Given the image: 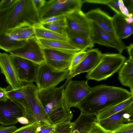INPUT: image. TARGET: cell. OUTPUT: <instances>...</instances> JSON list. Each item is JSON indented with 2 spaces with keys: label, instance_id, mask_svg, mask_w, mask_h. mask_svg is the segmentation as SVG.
Returning <instances> with one entry per match:
<instances>
[{
  "label": "cell",
  "instance_id": "31",
  "mask_svg": "<svg viewBox=\"0 0 133 133\" xmlns=\"http://www.w3.org/2000/svg\"><path fill=\"white\" fill-rule=\"evenodd\" d=\"M86 52V51H80L74 55L68 69L70 71L74 69L82 60L85 55Z\"/></svg>",
  "mask_w": 133,
  "mask_h": 133
},
{
  "label": "cell",
  "instance_id": "35",
  "mask_svg": "<svg viewBox=\"0 0 133 133\" xmlns=\"http://www.w3.org/2000/svg\"><path fill=\"white\" fill-rule=\"evenodd\" d=\"M55 125L39 124L36 129V133H53Z\"/></svg>",
  "mask_w": 133,
  "mask_h": 133
},
{
  "label": "cell",
  "instance_id": "37",
  "mask_svg": "<svg viewBox=\"0 0 133 133\" xmlns=\"http://www.w3.org/2000/svg\"><path fill=\"white\" fill-rule=\"evenodd\" d=\"M114 2L118 6L119 10L123 15L125 17L129 14V11L125 6L123 0H114Z\"/></svg>",
  "mask_w": 133,
  "mask_h": 133
},
{
  "label": "cell",
  "instance_id": "26",
  "mask_svg": "<svg viewBox=\"0 0 133 133\" xmlns=\"http://www.w3.org/2000/svg\"><path fill=\"white\" fill-rule=\"evenodd\" d=\"M132 104L133 96L102 111L95 117V121L97 122L108 117Z\"/></svg>",
  "mask_w": 133,
  "mask_h": 133
},
{
  "label": "cell",
  "instance_id": "32",
  "mask_svg": "<svg viewBox=\"0 0 133 133\" xmlns=\"http://www.w3.org/2000/svg\"><path fill=\"white\" fill-rule=\"evenodd\" d=\"M39 124L36 122L17 129L12 133H36L37 129Z\"/></svg>",
  "mask_w": 133,
  "mask_h": 133
},
{
  "label": "cell",
  "instance_id": "28",
  "mask_svg": "<svg viewBox=\"0 0 133 133\" xmlns=\"http://www.w3.org/2000/svg\"><path fill=\"white\" fill-rule=\"evenodd\" d=\"M39 25L44 28L67 36L66 32L67 26L65 16L58 21Z\"/></svg>",
  "mask_w": 133,
  "mask_h": 133
},
{
  "label": "cell",
  "instance_id": "38",
  "mask_svg": "<svg viewBox=\"0 0 133 133\" xmlns=\"http://www.w3.org/2000/svg\"><path fill=\"white\" fill-rule=\"evenodd\" d=\"M89 133H110L100 126L95 121Z\"/></svg>",
  "mask_w": 133,
  "mask_h": 133
},
{
  "label": "cell",
  "instance_id": "12",
  "mask_svg": "<svg viewBox=\"0 0 133 133\" xmlns=\"http://www.w3.org/2000/svg\"><path fill=\"white\" fill-rule=\"evenodd\" d=\"M23 106L17 102L8 99L0 101V124L4 126L13 125L18 122V117L24 116Z\"/></svg>",
  "mask_w": 133,
  "mask_h": 133
},
{
  "label": "cell",
  "instance_id": "22",
  "mask_svg": "<svg viewBox=\"0 0 133 133\" xmlns=\"http://www.w3.org/2000/svg\"><path fill=\"white\" fill-rule=\"evenodd\" d=\"M37 39L43 49L72 53H76L80 51L69 42L50 40L42 39Z\"/></svg>",
  "mask_w": 133,
  "mask_h": 133
},
{
  "label": "cell",
  "instance_id": "27",
  "mask_svg": "<svg viewBox=\"0 0 133 133\" xmlns=\"http://www.w3.org/2000/svg\"><path fill=\"white\" fill-rule=\"evenodd\" d=\"M6 32L12 38L18 41H26L35 37L34 27L26 26L6 30Z\"/></svg>",
  "mask_w": 133,
  "mask_h": 133
},
{
  "label": "cell",
  "instance_id": "20",
  "mask_svg": "<svg viewBox=\"0 0 133 133\" xmlns=\"http://www.w3.org/2000/svg\"><path fill=\"white\" fill-rule=\"evenodd\" d=\"M95 121L94 115L81 112L78 117L72 122L71 133H89Z\"/></svg>",
  "mask_w": 133,
  "mask_h": 133
},
{
  "label": "cell",
  "instance_id": "11",
  "mask_svg": "<svg viewBox=\"0 0 133 133\" xmlns=\"http://www.w3.org/2000/svg\"><path fill=\"white\" fill-rule=\"evenodd\" d=\"M66 29L87 38H89L91 21L81 10H77L65 16Z\"/></svg>",
  "mask_w": 133,
  "mask_h": 133
},
{
  "label": "cell",
  "instance_id": "25",
  "mask_svg": "<svg viewBox=\"0 0 133 133\" xmlns=\"http://www.w3.org/2000/svg\"><path fill=\"white\" fill-rule=\"evenodd\" d=\"M6 31L0 35V49L9 52L23 46L26 41L13 39L7 34Z\"/></svg>",
  "mask_w": 133,
  "mask_h": 133
},
{
  "label": "cell",
  "instance_id": "2",
  "mask_svg": "<svg viewBox=\"0 0 133 133\" xmlns=\"http://www.w3.org/2000/svg\"><path fill=\"white\" fill-rule=\"evenodd\" d=\"M65 84L59 87L38 89V99L51 123L54 125L65 122L69 118L70 110L64 103Z\"/></svg>",
  "mask_w": 133,
  "mask_h": 133
},
{
  "label": "cell",
  "instance_id": "5",
  "mask_svg": "<svg viewBox=\"0 0 133 133\" xmlns=\"http://www.w3.org/2000/svg\"><path fill=\"white\" fill-rule=\"evenodd\" d=\"M125 59L119 53L102 54L99 63L85 77L97 81L106 80L119 70Z\"/></svg>",
  "mask_w": 133,
  "mask_h": 133
},
{
  "label": "cell",
  "instance_id": "41",
  "mask_svg": "<svg viewBox=\"0 0 133 133\" xmlns=\"http://www.w3.org/2000/svg\"><path fill=\"white\" fill-rule=\"evenodd\" d=\"M17 129L14 125L6 127L1 125H0V133H12Z\"/></svg>",
  "mask_w": 133,
  "mask_h": 133
},
{
  "label": "cell",
  "instance_id": "19",
  "mask_svg": "<svg viewBox=\"0 0 133 133\" xmlns=\"http://www.w3.org/2000/svg\"><path fill=\"white\" fill-rule=\"evenodd\" d=\"M125 17L116 14L112 17V24L116 35L120 40L126 38L133 33V23H128Z\"/></svg>",
  "mask_w": 133,
  "mask_h": 133
},
{
  "label": "cell",
  "instance_id": "3",
  "mask_svg": "<svg viewBox=\"0 0 133 133\" xmlns=\"http://www.w3.org/2000/svg\"><path fill=\"white\" fill-rule=\"evenodd\" d=\"M40 22L33 0H17L8 19L7 30L26 26L35 27Z\"/></svg>",
  "mask_w": 133,
  "mask_h": 133
},
{
  "label": "cell",
  "instance_id": "15",
  "mask_svg": "<svg viewBox=\"0 0 133 133\" xmlns=\"http://www.w3.org/2000/svg\"><path fill=\"white\" fill-rule=\"evenodd\" d=\"M43 50L45 62L52 68L59 70L68 69L73 57L76 53L45 49H43Z\"/></svg>",
  "mask_w": 133,
  "mask_h": 133
},
{
  "label": "cell",
  "instance_id": "36",
  "mask_svg": "<svg viewBox=\"0 0 133 133\" xmlns=\"http://www.w3.org/2000/svg\"><path fill=\"white\" fill-rule=\"evenodd\" d=\"M103 4L107 5L109 6L114 11L116 14L124 17L121 12L118 6L114 2V0H103Z\"/></svg>",
  "mask_w": 133,
  "mask_h": 133
},
{
  "label": "cell",
  "instance_id": "39",
  "mask_svg": "<svg viewBox=\"0 0 133 133\" xmlns=\"http://www.w3.org/2000/svg\"><path fill=\"white\" fill-rule=\"evenodd\" d=\"M17 0H2L0 2V10L7 8L15 4Z\"/></svg>",
  "mask_w": 133,
  "mask_h": 133
},
{
  "label": "cell",
  "instance_id": "30",
  "mask_svg": "<svg viewBox=\"0 0 133 133\" xmlns=\"http://www.w3.org/2000/svg\"><path fill=\"white\" fill-rule=\"evenodd\" d=\"M15 3L7 8L0 10V35L7 30L8 17Z\"/></svg>",
  "mask_w": 133,
  "mask_h": 133
},
{
  "label": "cell",
  "instance_id": "44",
  "mask_svg": "<svg viewBox=\"0 0 133 133\" xmlns=\"http://www.w3.org/2000/svg\"><path fill=\"white\" fill-rule=\"evenodd\" d=\"M124 4L126 6L130 14H133V0H123Z\"/></svg>",
  "mask_w": 133,
  "mask_h": 133
},
{
  "label": "cell",
  "instance_id": "18",
  "mask_svg": "<svg viewBox=\"0 0 133 133\" xmlns=\"http://www.w3.org/2000/svg\"><path fill=\"white\" fill-rule=\"evenodd\" d=\"M91 26L89 38L94 44L113 48L120 54V49L117 43L111 36L93 22L91 21Z\"/></svg>",
  "mask_w": 133,
  "mask_h": 133
},
{
  "label": "cell",
  "instance_id": "34",
  "mask_svg": "<svg viewBox=\"0 0 133 133\" xmlns=\"http://www.w3.org/2000/svg\"><path fill=\"white\" fill-rule=\"evenodd\" d=\"M110 133H133V122L124 124Z\"/></svg>",
  "mask_w": 133,
  "mask_h": 133
},
{
  "label": "cell",
  "instance_id": "9",
  "mask_svg": "<svg viewBox=\"0 0 133 133\" xmlns=\"http://www.w3.org/2000/svg\"><path fill=\"white\" fill-rule=\"evenodd\" d=\"M85 15L89 20L95 23L115 40L120 49V54L126 49V46L124 43L118 38L116 35L112 17L99 8L90 10L85 13Z\"/></svg>",
  "mask_w": 133,
  "mask_h": 133
},
{
  "label": "cell",
  "instance_id": "33",
  "mask_svg": "<svg viewBox=\"0 0 133 133\" xmlns=\"http://www.w3.org/2000/svg\"><path fill=\"white\" fill-rule=\"evenodd\" d=\"M73 125L71 122L61 123L55 125L53 133H71Z\"/></svg>",
  "mask_w": 133,
  "mask_h": 133
},
{
  "label": "cell",
  "instance_id": "4",
  "mask_svg": "<svg viewBox=\"0 0 133 133\" xmlns=\"http://www.w3.org/2000/svg\"><path fill=\"white\" fill-rule=\"evenodd\" d=\"M23 83L21 90L25 96L26 102L23 107L24 111V116L28 119L29 124L37 122L41 124L54 125L38 99L37 87L33 83Z\"/></svg>",
  "mask_w": 133,
  "mask_h": 133
},
{
  "label": "cell",
  "instance_id": "10",
  "mask_svg": "<svg viewBox=\"0 0 133 133\" xmlns=\"http://www.w3.org/2000/svg\"><path fill=\"white\" fill-rule=\"evenodd\" d=\"M9 53L30 61L38 65L45 62L43 48L35 37L26 41L22 47Z\"/></svg>",
  "mask_w": 133,
  "mask_h": 133
},
{
  "label": "cell",
  "instance_id": "16",
  "mask_svg": "<svg viewBox=\"0 0 133 133\" xmlns=\"http://www.w3.org/2000/svg\"><path fill=\"white\" fill-rule=\"evenodd\" d=\"M0 73L14 90L21 89L23 85L10 58L9 54L0 52Z\"/></svg>",
  "mask_w": 133,
  "mask_h": 133
},
{
  "label": "cell",
  "instance_id": "47",
  "mask_svg": "<svg viewBox=\"0 0 133 133\" xmlns=\"http://www.w3.org/2000/svg\"><path fill=\"white\" fill-rule=\"evenodd\" d=\"M125 21L128 23L129 24H131L133 23V14H129V15L128 16L125 17Z\"/></svg>",
  "mask_w": 133,
  "mask_h": 133
},
{
  "label": "cell",
  "instance_id": "6",
  "mask_svg": "<svg viewBox=\"0 0 133 133\" xmlns=\"http://www.w3.org/2000/svg\"><path fill=\"white\" fill-rule=\"evenodd\" d=\"M84 0H50L46 1L38 12L40 21L52 16L66 15L81 10Z\"/></svg>",
  "mask_w": 133,
  "mask_h": 133
},
{
  "label": "cell",
  "instance_id": "24",
  "mask_svg": "<svg viewBox=\"0 0 133 133\" xmlns=\"http://www.w3.org/2000/svg\"><path fill=\"white\" fill-rule=\"evenodd\" d=\"M35 37L50 40L69 42L67 36L44 28L39 25L34 27Z\"/></svg>",
  "mask_w": 133,
  "mask_h": 133
},
{
  "label": "cell",
  "instance_id": "46",
  "mask_svg": "<svg viewBox=\"0 0 133 133\" xmlns=\"http://www.w3.org/2000/svg\"><path fill=\"white\" fill-rule=\"evenodd\" d=\"M18 122L23 124H29L28 119L24 116L18 117L17 118Z\"/></svg>",
  "mask_w": 133,
  "mask_h": 133
},
{
  "label": "cell",
  "instance_id": "29",
  "mask_svg": "<svg viewBox=\"0 0 133 133\" xmlns=\"http://www.w3.org/2000/svg\"><path fill=\"white\" fill-rule=\"evenodd\" d=\"M5 88L9 99L17 102L23 107L26 104V102L25 96L21 91V89L14 90L9 85Z\"/></svg>",
  "mask_w": 133,
  "mask_h": 133
},
{
  "label": "cell",
  "instance_id": "7",
  "mask_svg": "<svg viewBox=\"0 0 133 133\" xmlns=\"http://www.w3.org/2000/svg\"><path fill=\"white\" fill-rule=\"evenodd\" d=\"M70 72L68 69L55 70L44 62L38 65L35 82L39 89L56 87L67 78Z\"/></svg>",
  "mask_w": 133,
  "mask_h": 133
},
{
  "label": "cell",
  "instance_id": "42",
  "mask_svg": "<svg viewBox=\"0 0 133 133\" xmlns=\"http://www.w3.org/2000/svg\"><path fill=\"white\" fill-rule=\"evenodd\" d=\"M35 6L38 12L44 6L46 0H33Z\"/></svg>",
  "mask_w": 133,
  "mask_h": 133
},
{
  "label": "cell",
  "instance_id": "13",
  "mask_svg": "<svg viewBox=\"0 0 133 133\" xmlns=\"http://www.w3.org/2000/svg\"><path fill=\"white\" fill-rule=\"evenodd\" d=\"M9 56L21 81L27 83L35 82L38 65L19 56L11 54Z\"/></svg>",
  "mask_w": 133,
  "mask_h": 133
},
{
  "label": "cell",
  "instance_id": "21",
  "mask_svg": "<svg viewBox=\"0 0 133 133\" xmlns=\"http://www.w3.org/2000/svg\"><path fill=\"white\" fill-rule=\"evenodd\" d=\"M118 79L123 85L129 88L133 95V59H125L119 71Z\"/></svg>",
  "mask_w": 133,
  "mask_h": 133
},
{
  "label": "cell",
  "instance_id": "23",
  "mask_svg": "<svg viewBox=\"0 0 133 133\" xmlns=\"http://www.w3.org/2000/svg\"><path fill=\"white\" fill-rule=\"evenodd\" d=\"M67 36L69 42L80 51H86L94 46L89 38H87L66 29Z\"/></svg>",
  "mask_w": 133,
  "mask_h": 133
},
{
  "label": "cell",
  "instance_id": "43",
  "mask_svg": "<svg viewBox=\"0 0 133 133\" xmlns=\"http://www.w3.org/2000/svg\"><path fill=\"white\" fill-rule=\"evenodd\" d=\"M8 99L5 88L0 87V101H6Z\"/></svg>",
  "mask_w": 133,
  "mask_h": 133
},
{
  "label": "cell",
  "instance_id": "8",
  "mask_svg": "<svg viewBox=\"0 0 133 133\" xmlns=\"http://www.w3.org/2000/svg\"><path fill=\"white\" fill-rule=\"evenodd\" d=\"M64 92V101L65 105L70 108L76 107L89 93L91 88L87 81L71 79L67 83Z\"/></svg>",
  "mask_w": 133,
  "mask_h": 133
},
{
  "label": "cell",
  "instance_id": "14",
  "mask_svg": "<svg viewBox=\"0 0 133 133\" xmlns=\"http://www.w3.org/2000/svg\"><path fill=\"white\" fill-rule=\"evenodd\" d=\"M133 122V104L108 117L96 122L103 129L111 132L124 124Z\"/></svg>",
  "mask_w": 133,
  "mask_h": 133
},
{
  "label": "cell",
  "instance_id": "17",
  "mask_svg": "<svg viewBox=\"0 0 133 133\" xmlns=\"http://www.w3.org/2000/svg\"><path fill=\"white\" fill-rule=\"evenodd\" d=\"M102 53L98 49H91L87 51L84 58L70 72L65 84L76 75L92 70L99 63Z\"/></svg>",
  "mask_w": 133,
  "mask_h": 133
},
{
  "label": "cell",
  "instance_id": "40",
  "mask_svg": "<svg viewBox=\"0 0 133 133\" xmlns=\"http://www.w3.org/2000/svg\"><path fill=\"white\" fill-rule=\"evenodd\" d=\"M65 16L64 15H60L51 17L40 21L39 25L52 22L60 20Z\"/></svg>",
  "mask_w": 133,
  "mask_h": 133
},
{
  "label": "cell",
  "instance_id": "1",
  "mask_svg": "<svg viewBox=\"0 0 133 133\" xmlns=\"http://www.w3.org/2000/svg\"><path fill=\"white\" fill-rule=\"evenodd\" d=\"M132 96L130 91L122 88L101 84L91 87L89 93L76 107L81 112L96 116Z\"/></svg>",
  "mask_w": 133,
  "mask_h": 133
},
{
  "label": "cell",
  "instance_id": "45",
  "mask_svg": "<svg viewBox=\"0 0 133 133\" xmlns=\"http://www.w3.org/2000/svg\"><path fill=\"white\" fill-rule=\"evenodd\" d=\"M126 49L127 50L129 56V58L133 59V44L131 43L128 46H126Z\"/></svg>",
  "mask_w": 133,
  "mask_h": 133
}]
</instances>
